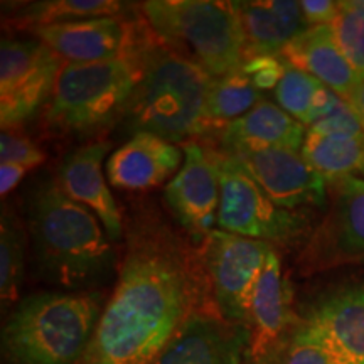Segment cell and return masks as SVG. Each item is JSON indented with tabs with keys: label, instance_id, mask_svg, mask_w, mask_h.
<instances>
[{
	"label": "cell",
	"instance_id": "6da1fadb",
	"mask_svg": "<svg viewBox=\"0 0 364 364\" xmlns=\"http://www.w3.org/2000/svg\"><path fill=\"white\" fill-rule=\"evenodd\" d=\"M203 267L171 235L136 236L81 364L152 363L203 307Z\"/></svg>",
	"mask_w": 364,
	"mask_h": 364
},
{
	"label": "cell",
	"instance_id": "7a4b0ae2",
	"mask_svg": "<svg viewBox=\"0 0 364 364\" xmlns=\"http://www.w3.org/2000/svg\"><path fill=\"white\" fill-rule=\"evenodd\" d=\"M27 228L39 272L53 284L81 289L107 280L115 252L100 220L73 201L58 181L39 182L27 198Z\"/></svg>",
	"mask_w": 364,
	"mask_h": 364
},
{
	"label": "cell",
	"instance_id": "3957f363",
	"mask_svg": "<svg viewBox=\"0 0 364 364\" xmlns=\"http://www.w3.org/2000/svg\"><path fill=\"white\" fill-rule=\"evenodd\" d=\"M215 76L172 51L154 44L144 78L122 117L132 134L147 132L169 142H186L215 130L209 120V91Z\"/></svg>",
	"mask_w": 364,
	"mask_h": 364
},
{
	"label": "cell",
	"instance_id": "277c9868",
	"mask_svg": "<svg viewBox=\"0 0 364 364\" xmlns=\"http://www.w3.org/2000/svg\"><path fill=\"white\" fill-rule=\"evenodd\" d=\"M102 307L98 292L29 295L4 326V351L16 364H81Z\"/></svg>",
	"mask_w": 364,
	"mask_h": 364
},
{
	"label": "cell",
	"instance_id": "5b68a950",
	"mask_svg": "<svg viewBox=\"0 0 364 364\" xmlns=\"http://www.w3.org/2000/svg\"><path fill=\"white\" fill-rule=\"evenodd\" d=\"M154 44L150 41L112 61L65 63L46 108V122L61 132L90 134L124 117Z\"/></svg>",
	"mask_w": 364,
	"mask_h": 364
},
{
	"label": "cell",
	"instance_id": "8992f818",
	"mask_svg": "<svg viewBox=\"0 0 364 364\" xmlns=\"http://www.w3.org/2000/svg\"><path fill=\"white\" fill-rule=\"evenodd\" d=\"M147 24L161 43L198 63L215 78L230 75L247 58V39L235 2L149 0Z\"/></svg>",
	"mask_w": 364,
	"mask_h": 364
},
{
	"label": "cell",
	"instance_id": "52a82bcc",
	"mask_svg": "<svg viewBox=\"0 0 364 364\" xmlns=\"http://www.w3.org/2000/svg\"><path fill=\"white\" fill-rule=\"evenodd\" d=\"M220 166L221 199L218 230L260 240L273 248L292 245L309 228V218L297 209H285L263 191L258 182L225 152L216 150Z\"/></svg>",
	"mask_w": 364,
	"mask_h": 364
},
{
	"label": "cell",
	"instance_id": "ba28073f",
	"mask_svg": "<svg viewBox=\"0 0 364 364\" xmlns=\"http://www.w3.org/2000/svg\"><path fill=\"white\" fill-rule=\"evenodd\" d=\"M63 61L39 39H2L0 48V124H24L53 97Z\"/></svg>",
	"mask_w": 364,
	"mask_h": 364
},
{
	"label": "cell",
	"instance_id": "9c48e42d",
	"mask_svg": "<svg viewBox=\"0 0 364 364\" xmlns=\"http://www.w3.org/2000/svg\"><path fill=\"white\" fill-rule=\"evenodd\" d=\"M273 247L267 241L213 230L201 252L215 307L233 324L248 326L255 285Z\"/></svg>",
	"mask_w": 364,
	"mask_h": 364
},
{
	"label": "cell",
	"instance_id": "30bf717a",
	"mask_svg": "<svg viewBox=\"0 0 364 364\" xmlns=\"http://www.w3.org/2000/svg\"><path fill=\"white\" fill-rule=\"evenodd\" d=\"M327 186L329 211L299 258L309 273L364 263V177H343Z\"/></svg>",
	"mask_w": 364,
	"mask_h": 364
},
{
	"label": "cell",
	"instance_id": "8fae6325",
	"mask_svg": "<svg viewBox=\"0 0 364 364\" xmlns=\"http://www.w3.org/2000/svg\"><path fill=\"white\" fill-rule=\"evenodd\" d=\"M243 167L279 206H322L327 201V182L300 150L267 145L233 144L221 147Z\"/></svg>",
	"mask_w": 364,
	"mask_h": 364
},
{
	"label": "cell",
	"instance_id": "7c38bea8",
	"mask_svg": "<svg viewBox=\"0 0 364 364\" xmlns=\"http://www.w3.org/2000/svg\"><path fill=\"white\" fill-rule=\"evenodd\" d=\"M182 152L184 162L164 189V198L196 243H204L218 221L221 199L216 150L198 142H186Z\"/></svg>",
	"mask_w": 364,
	"mask_h": 364
},
{
	"label": "cell",
	"instance_id": "4fadbf2b",
	"mask_svg": "<svg viewBox=\"0 0 364 364\" xmlns=\"http://www.w3.org/2000/svg\"><path fill=\"white\" fill-rule=\"evenodd\" d=\"M31 33L65 63L112 61L139 51L152 41L140 34L139 26L122 16L41 26L31 29Z\"/></svg>",
	"mask_w": 364,
	"mask_h": 364
},
{
	"label": "cell",
	"instance_id": "5bb4252c",
	"mask_svg": "<svg viewBox=\"0 0 364 364\" xmlns=\"http://www.w3.org/2000/svg\"><path fill=\"white\" fill-rule=\"evenodd\" d=\"M248 326L233 324L218 309H198L150 364H243Z\"/></svg>",
	"mask_w": 364,
	"mask_h": 364
},
{
	"label": "cell",
	"instance_id": "9a60e30c",
	"mask_svg": "<svg viewBox=\"0 0 364 364\" xmlns=\"http://www.w3.org/2000/svg\"><path fill=\"white\" fill-rule=\"evenodd\" d=\"M300 322L336 364H364V282L322 297Z\"/></svg>",
	"mask_w": 364,
	"mask_h": 364
},
{
	"label": "cell",
	"instance_id": "2e32d148",
	"mask_svg": "<svg viewBox=\"0 0 364 364\" xmlns=\"http://www.w3.org/2000/svg\"><path fill=\"white\" fill-rule=\"evenodd\" d=\"M110 142H95L73 150L58 167V184L73 201L83 204L98 218L108 238L117 241L124 235V221L108 182L103 176V159Z\"/></svg>",
	"mask_w": 364,
	"mask_h": 364
},
{
	"label": "cell",
	"instance_id": "e0dca14e",
	"mask_svg": "<svg viewBox=\"0 0 364 364\" xmlns=\"http://www.w3.org/2000/svg\"><path fill=\"white\" fill-rule=\"evenodd\" d=\"M184 152L169 140L140 132L118 147L107 161L108 182L113 188L145 191L177 174Z\"/></svg>",
	"mask_w": 364,
	"mask_h": 364
},
{
	"label": "cell",
	"instance_id": "ac0fdd59",
	"mask_svg": "<svg viewBox=\"0 0 364 364\" xmlns=\"http://www.w3.org/2000/svg\"><path fill=\"white\" fill-rule=\"evenodd\" d=\"M290 297L292 292L282 270L280 257L273 248L255 285L250 306L248 354L257 361H263L284 339L292 321Z\"/></svg>",
	"mask_w": 364,
	"mask_h": 364
},
{
	"label": "cell",
	"instance_id": "d6986e66",
	"mask_svg": "<svg viewBox=\"0 0 364 364\" xmlns=\"http://www.w3.org/2000/svg\"><path fill=\"white\" fill-rule=\"evenodd\" d=\"M280 56L290 66L314 76L343 100H348L361 78L341 51L331 26H311L287 46Z\"/></svg>",
	"mask_w": 364,
	"mask_h": 364
},
{
	"label": "cell",
	"instance_id": "ffe728a7",
	"mask_svg": "<svg viewBox=\"0 0 364 364\" xmlns=\"http://www.w3.org/2000/svg\"><path fill=\"white\" fill-rule=\"evenodd\" d=\"M235 7L247 39V58L280 56L287 46L311 27L295 0L235 2Z\"/></svg>",
	"mask_w": 364,
	"mask_h": 364
},
{
	"label": "cell",
	"instance_id": "44dd1931",
	"mask_svg": "<svg viewBox=\"0 0 364 364\" xmlns=\"http://www.w3.org/2000/svg\"><path fill=\"white\" fill-rule=\"evenodd\" d=\"M307 127L290 117L279 105L262 100L253 110L221 130V147L233 144L267 145L302 150Z\"/></svg>",
	"mask_w": 364,
	"mask_h": 364
},
{
	"label": "cell",
	"instance_id": "7402d4cb",
	"mask_svg": "<svg viewBox=\"0 0 364 364\" xmlns=\"http://www.w3.org/2000/svg\"><path fill=\"white\" fill-rule=\"evenodd\" d=\"M300 152L327 184L364 172V135L321 136L307 132Z\"/></svg>",
	"mask_w": 364,
	"mask_h": 364
},
{
	"label": "cell",
	"instance_id": "603a6c76",
	"mask_svg": "<svg viewBox=\"0 0 364 364\" xmlns=\"http://www.w3.org/2000/svg\"><path fill=\"white\" fill-rule=\"evenodd\" d=\"M127 11L125 2L117 0H44L22 6L12 22L19 27L66 24V22L93 19L105 16H122Z\"/></svg>",
	"mask_w": 364,
	"mask_h": 364
},
{
	"label": "cell",
	"instance_id": "cb8c5ba5",
	"mask_svg": "<svg viewBox=\"0 0 364 364\" xmlns=\"http://www.w3.org/2000/svg\"><path fill=\"white\" fill-rule=\"evenodd\" d=\"M262 102V91L253 85L243 68L230 75L215 78L209 91V120L215 130H223L228 124L247 115Z\"/></svg>",
	"mask_w": 364,
	"mask_h": 364
},
{
	"label": "cell",
	"instance_id": "d4e9b609",
	"mask_svg": "<svg viewBox=\"0 0 364 364\" xmlns=\"http://www.w3.org/2000/svg\"><path fill=\"white\" fill-rule=\"evenodd\" d=\"M0 223V297L6 309L19 297L26 265V236L17 218L6 208Z\"/></svg>",
	"mask_w": 364,
	"mask_h": 364
},
{
	"label": "cell",
	"instance_id": "484cf974",
	"mask_svg": "<svg viewBox=\"0 0 364 364\" xmlns=\"http://www.w3.org/2000/svg\"><path fill=\"white\" fill-rule=\"evenodd\" d=\"M324 88L326 85H322L314 76L287 63V70L275 88L277 105L304 127H307L314 105Z\"/></svg>",
	"mask_w": 364,
	"mask_h": 364
},
{
	"label": "cell",
	"instance_id": "4316f807",
	"mask_svg": "<svg viewBox=\"0 0 364 364\" xmlns=\"http://www.w3.org/2000/svg\"><path fill=\"white\" fill-rule=\"evenodd\" d=\"M270 364H336L326 348L306 329L302 322L263 359Z\"/></svg>",
	"mask_w": 364,
	"mask_h": 364
},
{
	"label": "cell",
	"instance_id": "83f0119b",
	"mask_svg": "<svg viewBox=\"0 0 364 364\" xmlns=\"http://www.w3.org/2000/svg\"><path fill=\"white\" fill-rule=\"evenodd\" d=\"M341 51L359 76H364V17L339 2V16L331 24Z\"/></svg>",
	"mask_w": 364,
	"mask_h": 364
},
{
	"label": "cell",
	"instance_id": "f1b7e54d",
	"mask_svg": "<svg viewBox=\"0 0 364 364\" xmlns=\"http://www.w3.org/2000/svg\"><path fill=\"white\" fill-rule=\"evenodd\" d=\"M46 161V154L34 142L21 134L2 130L0 135V164H17L34 169Z\"/></svg>",
	"mask_w": 364,
	"mask_h": 364
},
{
	"label": "cell",
	"instance_id": "f546056e",
	"mask_svg": "<svg viewBox=\"0 0 364 364\" xmlns=\"http://www.w3.org/2000/svg\"><path fill=\"white\" fill-rule=\"evenodd\" d=\"M309 134L321 136H361L364 129L349 103L343 100L339 107L329 115L321 118L307 129Z\"/></svg>",
	"mask_w": 364,
	"mask_h": 364
},
{
	"label": "cell",
	"instance_id": "4dcf8cb0",
	"mask_svg": "<svg viewBox=\"0 0 364 364\" xmlns=\"http://www.w3.org/2000/svg\"><path fill=\"white\" fill-rule=\"evenodd\" d=\"M241 68L260 91L272 88L275 90L287 70V63L282 56L262 54V56L247 58Z\"/></svg>",
	"mask_w": 364,
	"mask_h": 364
},
{
	"label": "cell",
	"instance_id": "1f68e13d",
	"mask_svg": "<svg viewBox=\"0 0 364 364\" xmlns=\"http://www.w3.org/2000/svg\"><path fill=\"white\" fill-rule=\"evenodd\" d=\"M300 9L309 26H331L339 16V2L332 0H302Z\"/></svg>",
	"mask_w": 364,
	"mask_h": 364
},
{
	"label": "cell",
	"instance_id": "d6a6232c",
	"mask_svg": "<svg viewBox=\"0 0 364 364\" xmlns=\"http://www.w3.org/2000/svg\"><path fill=\"white\" fill-rule=\"evenodd\" d=\"M27 172L29 169L17 166V164H0V194H2V198H6L24 179Z\"/></svg>",
	"mask_w": 364,
	"mask_h": 364
},
{
	"label": "cell",
	"instance_id": "836d02e7",
	"mask_svg": "<svg viewBox=\"0 0 364 364\" xmlns=\"http://www.w3.org/2000/svg\"><path fill=\"white\" fill-rule=\"evenodd\" d=\"M346 102L349 103V107H351L354 113H356L364 129V76L359 78L356 86H354V90L351 91V95H349Z\"/></svg>",
	"mask_w": 364,
	"mask_h": 364
},
{
	"label": "cell",
	"instance_id": "e575fe53",
	"mask_svg": "<svg viewBox=\"0 0 364 364\" xmlns=\"http://www.w3.org/2000/svg\"><path fill=\"white\" fill-rule=\"evenodd\" d=\"M344 6H348L353 11H356L358 14H361L364 17V0H343Z\"/></svg>",
	"mask_w": 364,
	"mask_h": 364
},
{
	"label": "cell",
	"instance_id": "d590c367",
	"mask_svg": "<svg viewBox=\"0 0 364 364\" xmlns=\"http://www.w3.org/2000/svg\"><path fill=\"white\" fill-rule=\"evenodd\" d=\"M363 176H364V172H363Z\"/></svg>",
	"mask_w": 364,
	"mask_h": 364
}]
</instances>
